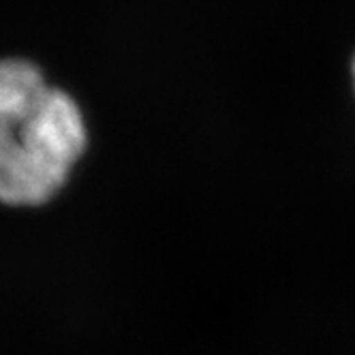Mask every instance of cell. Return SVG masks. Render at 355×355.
Returning <instances> with one entry per match:
<instances>
[{
	"label": "cell",
	"instance_id": "2",
	"mask_svg": "<svg viewBox=\"0 0 355 355\" xmlns=\"http://www.w3.org/2000/svg\"><path fill=\"white\" fill-rule=\"evenodd\" d=\"M353 80H355V62H353Z\"/></svg>",
	"mask_w": 355,
	"mask_h": 355
},
{
	"label": "cell",
	"instance_id": "1",
	"mask_svg": "<svg viewBox=\"0 0 355 355\" xmlns=\"http://www.w3.org/2000/svg\"><path fill=\"white\" fill-rule=\"evenodd\" d=\"M86 148L75 101L26 60H0V201L39 206L67 182Z\"/></svg>",
	"mask_w": 355,
	"mask_h": 355
}]
</instances>
